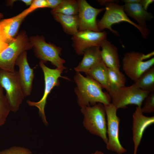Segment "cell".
I'll return each mask as SVG.
<instances>
[{
  "label": "cell",
  "instance_id": "6da1fadb",
  "mask_svg": "<svg viewBox=\"0 0 154 154\" xmlns=\"http://www.w3.org/2000/svg\"><path fill=\"white\" fill-rule=\"evenodd\" d=\"M74 79L76 84L74 91L77 97V103L82 108L93 106L97 103L104 105L111 103L109 94L102 90V87L91 77H85L77 72Z\"/></svg>",
  "mask_w": 154,
  "mask_h": 154
},
{
  "label": "cell",
  "instance_id": "7a4b0ae2",
  "mask_svg": "<svg viewBox=\"0 0 154 154\" xmlns=\"http://www.w3.org/2000/svg\"><path fill=\"white\" fill-rule=\"evenodd\" d=\"M115 1L112 0L106 4L105 13L97 23L99 30L102 31L105 29H108L117 36H118V32L112 29V25L122 22H126L137 29L143 38H146L149 34V29L140 27L131 20L124 11L123 5H119Z\"/></svg>",
  "mask_w": 154,
  "mask_h": 154
},
{
  "label": "cell",
  "instance_id": "3957f363",
  "mask_svg": "<svg viewBox=\"0 0 154 154\" xmlns=\"http://www.w3.org/2000/svg\"><path fill=\"white\" fill-rule=\"evenodd\" d=\"M84 116L83 125L90 133L101 138L106 144L107 134L106 116L104 105L98 103L93 106L81 108Z\"/></svg>",
  "mask_w": 154,
  "mask_h": 154
},
{
  "label": "cell",
  "instance_id": "277c9868",
  "mask_svg": "<svg viewBox=\"0 0 154 154\" xmlns=\"http://www.w3.org/2000/svg\"><path fill=\"white\" fill-rule=\"evenodd\" d=\"M33 48L26 32L21 31L0 53V69L9 72H14L16 61L18 56L23 52Z\"/></svg>",
  "mask_w": 154,
  "mask_h": 154
},
{
  "label": "cell",
  "instance_id": "5b68a950",
  "mask_svg": "<svg viewBox=\"0 0 154 154\" xmlns=\"http://www.w3.org/2000/svg\"><path fill=\"white\" fill-rule=\"evenodd\" d=\"M35 56L44 63L50 62L56 68L63 70L66 68L64 64L65 60L61 58L62 48L50 43H47L42 36L37 35L29 38Z\"/></svg>",
  "mask_w": 154,
  "mask_h": 154
},
{
  "label": "cell",
  "instance_id": "8992f818",
  "mask_svg": "<svg viewBox=\"0 0 154 154\" xmlns=\"http://www.w3.org/2000/svg\"><path fill=\"white\" fill-rule=\"evenodd\" d=\"M0 85L6 91V96L14 113L19 110L25 97L19 80L18 71L13 72L0 69Z\"/></svg>",
  "mask_w": 154,
  "mask_h": 154
},
{
  "label": "cell",
  "instance_id": "52a82bcc",
  "mask_svg": "<svg viewBox=\"0 0 154 154\" xmlns=\"http://www.w3.org/2000/svg\"><path fill=\"white\" fill-rule=\"evenodd\" d=\"M39 65L43 72L44 78V88L43 96L41 99L37 102H33L29 100L26 102L29 106H35L38 108L39 115L43 123L45 125H47L48 123L46 120L44 112L47 98L53 88L59 85V78L62 77L66 78L61 76L62 69L58 68L51 69L41 62H39Z\"/></svg>",
  "mask_w": 154,
  "mask_h": 154
},
{
  "label": "cell",
  "instance_id": "ba28073f",
  "mask_svg": "<svg viewBox=\"0 0 154 154\" xmlns=\"http://www.w3.org/2000/svg\"><path fill=\"white\" fill-rule=\"evenodd\" d=\"M150 92L135 88L132 85L123 87L109 94L111 103L117 109L127 105H135L141 108L142 103Z\"/></svg>",
  "mask_w": 154,
  "mask_h": 154
},
{
  "label": "cell",
  "instance_id": "9c48e42d",
  "mask_svg": "<svg viewBox=\"0 0 154 154\" xmlns=\"http://www.w3.org/2000/svg\"><path fill=\"white\" fill-rule=\"evenodd\" d=\"M107 120V134L108 141L106 148L117 154H122L127 150L121 145L119 139L120 119L117 116L118 109L111 103L104 105Z\"/></svg>",
  "mask_w": 154,
  "mask_h": 154
},
{
  "label": "cell",
  "instance_id": "30bf717a",
  "mask_svg": "<svg viewBox=\"0 0 154 154\" xmlns=\"http://www.w3.org/2000/svg\"><path fill=\"white\" fill-rule=\"evenodd\" d=\"M145 54L137 52L126 53L122 59V69L126 75L134 81L145 71L153 66L154 57L144 61Z\"/></svg>",
  "mask_w": 154,
  "mask_h": 154
},
{
  "label": "cell",
  "instance_id": "8fae6325",
  "mask_svg": "<svg viewBox=\"0 0 154 154\" xmlns=\"http://www.w3.org/2000/svg\"><path fill=\"white\" fill-rule=\"evenodd\" d=\"M107 36V33L105 31H78L72 38V46L77 54L83 55L84 51L90 48L100 46L102 41L106 39Z\"/></svg>",
  "mask_w": 154,
  "mask_h": 154
},
{
  "label": "cell",
  "instance_id": "7c38bea8",
  "mask_svg": "<svg viewBox=\"0 0 154 154\" xmlns=\"http://www.w3.org/2000/svg\"><path fill=\"white\" fill-rule=\"evenodd\" d=\"M78 5V14L79 21V31L89 30L101 32L98 29L96 18L98 14L104 10V8H95L85 0L77 1Z\"/></svg>",
  "mask_w": 154,
  "mask_h": 154
},
{
  "label": "cell",
  "instance_id": "4fadbf2b",
  "mask_svg": "<svg viewBox=\"0 0 154 154\" xmlns=\"http://www.w3.org/2000/svg\"><path fill=\"white\" fill-rule=\"evenodd\" d=\"M132 131L134 144L133 154H137V150L146 128L154 123V116H146L141 111V108L137 106L133 114Z\"/></svg>",
  "mask_w": 154,
  "mask_h": 154
},
{
  "label": "cell",
  "instance_id": "5bb4252c",
  "mask_svg": "<svg viewBox=\"0 0 154 154\" xmlns=\"http://www.w3.org/2000/svg\"><path fill=\"white\" fill-rule=\"evenodd\" d=\"M27 51L21 54L15 62L19 67V77L25 97L31 94L34 76L33 69L30 67L28 62Z\"/></svg>",
  "mask_w": 154,
  "mask_h": 154
},
{
  "label": "cell",
  "instance_id": "9a60e30c",
  "mask_svg": "<svg viewBox=\"0 0 154 154\" xmlns=\"http://www.w3.org/2000/svg\"><path fill=\"white\" fill-rule=\"evenodd\" d=\"M102 60L108 68L119 70L120 60L117 47L106 39L102 42L100 46Z\"/></svg>",
  "mask_w": 154,
  "mask_h": 154
},
{
  "label": "cell",
  "instance_id": "2e32d148",
  "mask_svg": "<svg viewBox=\"0 0 154 154\" xmlns=\"http://www.w3.org/2000/svg\"><path fill=\"white\" fill-rule=\"evenodd\" d=\"M25 17L21 16L18 14L0 21V33L5 42L9 44L13 40Z\"/></svg>",
  "mask_w": 154,
  "mask_h": 154
},
{
  "label": "cell",
  "instance_id": "e0dca14e",
  "mask_svg": "<svg viewBox=\"0 0 154 154\" xmlns=\"http://www.w3.org/2000/svg\"><path fill=\"white\" fill-rule=\"evenodd\" d=\"M127 15L136 21L137 25L143 28L147 29L146 22L151 21L154 17L143 7L140 3H125L123 5Z\"/></svg>",
  "mask_w": 154,
  "mask_h": 154
},
{
  "label": "cell",
  "instance_id": "ac0fdd59",
  "mask_svg": "<svg viewBox=\"0 0 154 154\" xmlns=\"http://www.w3.org/2000/svg\"><path fill=\"white\" fill-rule=\"evenodd\" d=\"M83 54L82 60L74 68L77 72H83L86 74L91 68L102 60L100 46L90 48L84 51Z\"/></svg>",
  "mask_w": 154,
  "mask_h": 154
},
{
  "label": "cell",
  "instance_id": "d6986e66",
  "mask_svg": "<svg viewBox=\"0 0 154 154\" xmlns=\"http://www.w3.org/2000/svg\"><path fill=\"white\" fill-rule=\"evenodd\" d=\"M85 74L98 82L108 92H109L108 68L102 60L91 68Z\"/></svg>",
  "mask_w": 154,
  "mask_h": 154
},
{
  "label": "cell",
  "instance_id": "ffe728a7",
  "mask_svg": "<svg viewBox=\"0 0 154 154\" xmlns=\"http://www.w3.org/2000/svg\"><path fill=\"white\" fill-rule=\"evenodd\" d=\"M52 15L55 19L60 24L66 33L73 36L78 32V15H67L60 13Z\"/></svg>",
  "mask_w": 154,
  "mask_h": 154
},
{
  "label": "cell",
  "instance_id": "44dd1931",
  "mask_svg": "<svg viewBox=\"0 0 154 154\" xmlns=\"http://www.w3.org/2000/svg\"><path fill=\"white\" fill-rule=\"evenodd\" d=\"M132 85L150 92L154 91V67L148 69L134 81Z\"/></svg>",
  "mask_w": 154,
  "mask_h": 154
},
{
  "label": "cell",
  "instance_id": "7402d4cb",
  "mask_svg": "<svg viewBox=\"0 0 154 154\" xmlns=\"http://www.w3.org/2000/svg\"><path fill=\"white\" fill-rule=\"evenodd\" d=\"M78 5L77 1L62 0L60 5L56 8L52 9L51 13H60L67 15H78Z\"/></svg>",
  "mask_w": 154,
  "mask_h": 154
},
{
  "label": "cell",
  "instance_id": "603a6c76",
  "mask_svg": "<svg viewBox=\"0 0 154 154\" xmlns=\"http://www.w3.org/2000/svg\"><path fill=\"white\" fill-rule=\"evenodd\" d=\"M110 91L109 93L125 86L126 79L120 71L108 68Z\"/></svg>",
  "mask_w": 154,
  "mask_h": 154
},
{
  "label": "cell",
  "instance_id": "cb8c5ba5",
  "mask_svg": "<svg viewBox=\"0 0 154 154\" xmlns=\"http://www.w3.org/2000/svg\"><path fill=\"white\" fill-rule=\"evenodd\" d=\"M11 111L9 102L0 85V126L3 125Z\"/></svg>",
  "mask_w": 154,
  "mask_h": 154
},
{
  "label": "cell",
  "instance_id": "d4e9b609",
  "mask_svg": "<svg viewBox=\"0 0 154 154\" xmlns=\"http://www.w3.org/2000/svg\"><path fill=\"white\" fill-rule=\"evenodd\" d=\"M47 7L46 0H33L32 3L27 9L19 15L21 16L25 17L27 15L37 9Z\"/></svg>",
  "mask_w": 154,
  "mask_h": 154
},
{
  "label": "cell",
  "instance_id": "484cf974",
  "mask_svg": "<svg viewBox=\"0 0 154 154\" xmlns=\"http://www.w3.org/2000/svg\"><path fill=\"white\" fill-rule=\"evenodd\" d=\"M143 106L141 108L143 113H151L154 112V91L150 93L144 100Z\"/></svg>",
  "mask_w": 154,
  "mask_h": 154
},
{
  "label": "cell",
  "instance_id": "4316f807",
  "mask_svg": "<svg viewBox=\"0 0 154 154\" xmlns=\"http://www.w3.org/2000/svg\"><path fill=\"white\" fill-rule=\"evenodd\" d=\"M0 154H33L29 149L19 146H13L0 151Z\"/></svg>",
  "mask_w": 154,
  "mask_h": 154
},
{
  "label": "cell",
  "instance_id": "83f0119b",
  "mask_svg": "<svg viewBox=\"0 0 154 154\" xmlns=\"http://www.w3.org/2000/svg\"><path fill=\"white\" fill-rule=\"evenodd\" d=\"M48 8L52 9L58 7L62 2V0H46Z\"/></svg>",
  "mask_w": 154,
  "mask_h": 154
},
{
  "label": "cell",
  "instance_id": "f1b7e54d",
  "mask_svg": "<svg viewBox=\"0 0 154 154\" xmlns=\"http://www.w3.org/2000/svg\"><path fill=\"white\" fill-rule=\"evenodd\" d=\"M153 0H141L140 3L143 8L147 10L149 6L154 2Z\"/></svg>",
  "mask_w": 154,
  "mask_h": 154
},
{
  "label": "cell",
  "instance_id": "f546056e",
  "mask_svg": "<svg viewBox=\"0 0 154 154\" xmlns=\"http://www.w3.org/2000/svg\"><path fill=\"white\" fill-rule=\"evenodd\" d=\"M8 44L3 40L0 33V53L5 49L8 46Z\"/></svg>",
  "mask_w": 154,
  "mask_h": 154
},
{
  "label": "cell",
  "instance_id": "4dcf8cb0",
  "mask_svg": "<svg viewBox=\"0 0 154 154\" xmlns=\"http://www.w3.org/2000/svg\"><path fill=\"white\" fill-rule=\"evenodd\" d=\"M141 0H123L122 1L125 3H140Z\"/></svg>",
  "mask_w": 154,
  "mask_h": 154
},
{
  "label": "cell",
  "instance_id": "1f68e13d",
  "mask_svg": "<svg viewBox=\"0 0 154 154\" xmlns=\"http://www.w3.org/2000/svg\"><path fill=\"white\" fill-rule=\"evenodd\" d=\"M21 1L26 4L27 5H31L33 0H22Z\"/></svg>",
  "mask_w": 154,
  "mask_h": 154
},
{
  "label": "cell",
  "instance_id": "d6a6232c",
  "mask_svg": "<svg viewBox=\"0 0 154 154\" xmlns=\"http://www.w3.org/2000/svg\"><path fill=\"white\" fill-rule=\"evenodd\" d=\"M92 154H105L101 151H97L95 153Z\"/></svg>",
  "mask_w": 154,
  "mask_h": 154
},
{
  "label": "cell",
  "instance_id": "836d02e7",
  "mask_svg": "<svg viewBox=\"0 0 154 154\" xmlns=\"http://www.w3.org/2000/svg\"><path fill=\"white\" fill-rule=\"evenodd\" d=\"M3 15L1 13H0V19L3 17Z\"/></svg>",
  "mask_w": 154,
  "mask_h": 154
}]
</instances>
